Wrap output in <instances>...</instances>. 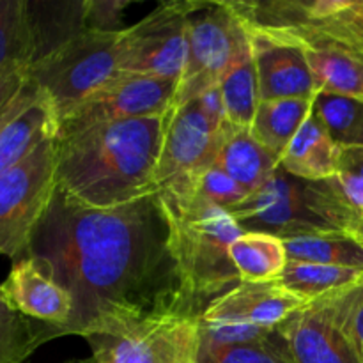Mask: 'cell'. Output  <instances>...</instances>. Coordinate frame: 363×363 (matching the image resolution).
<instances>
[{
  "instance_id": "obj_1",
  "label": "cell",
  "mask_w": 363,
  "mask_h": 363,
  "mask_svg": "<svg viewBox=\"0 0 363 363\" xmlns=\"http://www.w3.org/2000/svg\"><path fill=\"white\" fill-rule=\"evenodd\" d=\"M69 293L73 315L59 337L110 332L147 319L199 318L160 194L110 209L53 195L27 254Z\"/></svg>"
},
{
  "instance_id": "obj_2",
  "label": "cell",
  "mask_w": 363,
  "mask_h": 363,
  "mask_svg": "<svg viewBox=\"0 0 363 363\" xmlns=\"http://www.w3.org/2000/svg\"><path fill=\"white\" fill-rule=\"evenodd\" d=\"M165 116L110 121L55 137L57 194L87 209H110L156 191Z\"/></svg>"
},
{
  "instance_id": "obj_3",
  "label": "cell",
  "mask_w": 363,
  "mask_h": 363,
  "mask_svg": "<svg viewBox=\"0 0 363 363\" xmlns=\"http://www.w3.org/2000/svg\"><path fill=\"white\" fill-rule=\"evenodd\" d=\"M227 211L243 233L272 234L280 240L319 233L354 234L362 223L335 177L307 181L282 169Z\"/></svg>"
},
{
  "instance_id": "obj_4",
  "label": "cell",
  "mask_w": 363,
  "mask_h": 363,
  "mask_svg": "<svg viewBox=\"0 0 363 363\" xmlns=\"http://www.w3.org/2000/svg\"><path fill=\"white\" fill-rule=\"evenodd\" d=\"M172 227V243L191 298L201 315L209 303L241 284L229 248L243 229L227 209L190 197L165 201Z\"/></svg>"
},
{
  "instance_id": "obj_5",
  "label": "cell",
  "mask_w": 363,
  "mask_h": 363,
  "mask_svg": "<svg viewBox=\"0 0 363 363\" xmlns=\"http://www.w3.org/2000/svg\"><path fill=\"white\" fill-rule=\"evenodd\" d=\"M123 32H82L28 67V80L48 96L59 123L123 73Z\"/></svg>"
},
{
  "instance_id": "obj_6",
  "label": "cell",
  "mask_w": 363,
  "mask_h": 363,
  "mask_svg": "<svg viewBox=\"0 0 363 363\" xmlns=\"http://www.w3.org/2000/svg\"><path fill=\"white\" fill-rule=\"evenodd\" d=\"M248 43L247 23L230 0H191L188 11L186 66L179 78L174 106L194 101L202 92L218 85Z\"/></svg>"
},
{
  "instance_id": "obj_7",
  "label": "cell",
  "mask_w": 363,
  "mask_h": 363,
  "mask_svg": "<svg viewBox=\"0 0 363 363\" xmlns=\"http://www.w3.org/2000/svg\"><path fill=\"white\" fill-rule=\"evenodd\" d=\"M55 138L41 142L0 174V257H25L35 229L57 191Z\"/></svg>"
},
{
  "instance_id": "obj_8",
  "label": "cell",
  "mask_w": 363,
  "mask_h": 363,
  "mask_svg": "<svg viewBox=\"0 0 363 363\" xmlns=\"http://www.w3.org/2000/svg\"><path fill=\"white\" fill-rule=\"evenodd\" d=\"M223 131L213 126L197 101L174 106L165 117L162 155L156 167V191L165 201L190 197L204 170L216 163Z\"/></svg>"
},
{
  "instance_id": "obj_9",
  "label": "cell",
  "mask_w": 363,
  "mask_h": 363,
  "mask_svg": "<svg viewBox=\"0 0 363 363\" xmlns=\"http://www.w3.org/2000/svg\"><path fill=\"white\" fill-rule=\"evenodd\" d=\"M197 319H147L85 340L96 363H197Z\"/></svg>"
},
{
  "instance_id": "obj_10",
  "label": "cell",
  "mask_w": 363,
  "mask_h": 363,
  "mask_svg": "<svg viewBox=\"0 0 363 363\" xmlns=\"http://www.w3.org/2000/svg\"><path fill=\"white\" fill-rule=\"evenodd\" d=\"M191 0L162 2L123 32L121 71L179 82L188 57V11Z\"/></svg>"
},
{
  "instance_id": "obj_11",
  "label": "cell",
  "mask_w": 363,
  "mask_h": 363,
  "mask_svg": "<svg viewBox=\"0 0 363 363\" xmlns=\"http://www.w3.org/2000/svg\"><path fill=\"white\" fill-rule=\"evenodd\" d=\"M177 89L179 82L172 78L121 73L116 80L60 119L59 133L110 121L162 117L172 110Z\"/></svg>"
},
{
  "instance_id": "obj_12",
  "label": "cell",
  "mask_w": 363,
  "mask_h": 363,
  "mask_svg": "<svg viewBox=\"0 0 363 363\" xmlns=\"http://www.w3.org/2000/svg\"><path fill=\"white\" fill-rule=\"evenodd\" d=\"M257 69L261 101L318 96L314 77L301 46L291 35L247 25Z\"/></svg>"
},
{
  "instance_id": "obj_13",
  "label": "cell",
  "mask_w": 363,
  "mask_h": 363,
  "mask_svg": "<svg viewBox=\"0 0 363 363\" xmlns=\"http://www.w3.org/2000/svg\"><path fill=\"white\" fill-rule=\"evenodd\" d=\"M277 330L294 363H362L337 319L332 298L307 303Z\"/></svg>"
},
{
  "instance_id": "obj_14",
  "label": "cell",
  "mask_w": 363,
  "mask_h": 363,
  "mask_svg": "<svg viewBox=\"0 0 363 363\" xmlns=\"http://www.w3.org/2000/svg\"><path fill=\"white\" fill-rule=\"evenodd\" d=\"M59 117L48 96L27 80L0 110V174L13 169L41 142L55 138Z\"/></svg>"
},
{
  "instance_id": "obj_15",
  "label": "cell",
  "mask_w": 363,
  "mask_h": 363,
  "mask_svg": "<svg viewBox=\"0 0 363 363\" xmlns=\"http://www.w3.org/2000/svg\"><path fill=\"white\" fill-rule=\"evenodd\" d=\"M4 300L21 315L59 330L73 315V300L57 282L48 266L38 257L25 255L11 266L7 279L0 284Z\"/></svg>"
},
{
  "instance_id": "obj_16",
  "label": "cell",
  "mask_w": 363,
  "mask_h": 363,
  "mask_svg": "<svg viewBox=\"0 0 363 363\" xmlns=\"http://www.w3.org/2000/svg\"><path fill=\"white\" fill-rule=\"evenodd\" d=\"M282 34L301 46L318 92L363 98V46L308 28Z\"/></svg>"
},
{
  "instance_id": "obj_17",
  "label": "cell",
  "mask_w": 363,
  "mask_h": 363,
  "mask_svg": "<svg viewBox=\"0 0 363 363\" xmlns=\"http://www.w3.org/2000/svg\"><path fill=\"white\" fill-rule=\"evenodd\" d=\"M307 301L272 282H241L227 294L208 305L199 318L211 321L245 323L259 328L277 330Z\"/></svg>"
},
{
  "instance_id": "obj_18",
  "label": "cell",
  "mask_w": 363,
  "mask_h": 363,
  "mask_svg": "<svg viewBox=\"0 0 363 363\" xmlns=\"http://www.w3.org/2000/svg\"><path fill=\"white\" fill-rule=\"evenodd\" d=\"M339 145L312 110L279 160V169L307 181L333 179L339 169Z\"/></svg>"
},
{
  "instance_id": "obj_19",
  "label": "cell",
  "mask_w": 363,
  "mask_h": 363,
  "mask_svg": "<svg viewBox=\"0 0 363 363\" xmlns=\"http://www.w3.org/2000/svg\"><path fill=\"white\" fill-rule=\"evenodd\" d=\"M215 165L225 170L248 194H254L279 169V158L259 144L250 128L227 124Z\"/></svg>"
},
{
  "instance_id": "obj_20",
  "label": "cell",
  "mask_w": 363,
  "mask_h": 363,
  "mask_svg": "<svg viewBox=\"0 0 363 363\" xmlns=\"http://www.w3.org/2000/svg\"><path fill=\"white\" fill-rule=\"evenodd\" d=\"M314 99L289 98L261 101L250 126L252 135L262 147L280 160L301 124L314 110Z\"/></svg>"
},
{
  "instance_id": "obj_21",
  "label": "cell",
  "mask_w": 363,
  "mask_h": 363,
  "mask_svg": "<svg viewBox=\"0 0 363 363\" xmlns=\"http://www.w3.org/2000/svg\"><path fill=\"white\" fill-rule=\"evenodd\" d=\"M34 30V60L43 59L64 43L77 38L85 27V0L78 2H28ZM30 64V66H32Z\"/></svg>"
},
{
  "instance_id": "obj_22",
  "label": "cell",
  "mask_w": 363,
  "mask_h": 363,
  "mask_svg": "<svg viewBox=\"0 0 363 363\" xmlns=\"http://www.w3.org/2000/svg\"><path fill=\"white\" fill-rule=\"evenodd\" d=\"M229 254L241 282H272L282 275L289 262L284 241L262 233L240 234Z\"/></svg>"
},
{
  "instance_id": "obj_23",
  "label": "cell",
  "mask_w": 363,
  "mask_h": 363,
  "mask_svg": "<svg viewBox=\"0 0 363 363\" xmlns=\"http://www.w3.org/2000/svg\"><path fill=\"white\" fill-rule=\"evenodd\" d=\"M362 279L363 269L289 261L275 282L307 303H312V301L337 296L360 282Z\"/></svg>"
},
{
  "instance_id": "obj_24",
  "label": "cell",
  "mask_w": 363,
  "mask_h": 363,
  "mask_svg": "<svg viewBox=\"0 0 363 363\" xmlns=\"http://www.w3.org/2000/svg\"><path fill=\"white\" fill-rule=\"evenodd\" d=\"M282 241L289 261L363 269V241L353 233H319Z\"/></svg>"
},
{
  "instance_id": "obj_25",
  "label": "cell",
  "mask_w": 363,
  "mask_h": 363,
  "mask_svg": "<svg viewBox=\"0 0 363 363\" xmlns=\"http://www.w3.org/2000/svg\"><path fill=\"white\" fill-rule=\"evenodd\" d=\"M218 85L230 126L250 128L261 103L257 69L250 43L241 50Z\"/></svg>"
},
{
  "instance_id": "obj_26",
  "label": "cell",
  "mask_w": 363,
  "mask_h": 363,
  "mask_svg": "<svg viewBox=\"0 0 363 363\" xmlns=\"http://www.w3.org/2000/svg\"><path fill=\"white\" fill-rule=\"evenodd\" d=\"M53 339V326L21 315L0 293V363H28L43 344Z\"/></svg>"
},
{
  "instance_id": "obj_27",
  "label": "cell",
  "mask_w": 363,
  "mask_h": 363,
  "mask_svg": "<svg viewBox=\"0 0 363 363\" xmlns=\"http://www.w3.org/2000/svg\"><path fill=\"white\" fill-rule=\"evenodd\" d=\"M34 52L28 0H0V71L13 66L28 69Z\"/></svg>"
},
{
  "instance_id": "obj_28",
  "label": "cell",
  "mask_w": 363,
  "mask_h": 363,
  "mask_svg": "<svg viewBox=\"0 0 363 363\" xmlns=\"http://www.w3.org/2000/svg\"><path fill=\"white\" fill-rule=\"evenodd\" d=\"M314 113L339 147L363 145V98L318 92Z\"/></svg>"
},
{
  "instance_id": "obj_29",
  "label": "cell",
  "mask_w": 363,
  "mask_h": 363,
  "mask_svg": "<svg viewBox=\"0 0 363 363\" xmlns=\"http://www.w3.org/2000/svg\"><path fill=\"white\" fill-rule=\"evenodd\" d=\"M197 363H294L289 346L279 330L255 342L211 346L199 342Z\"/></svg>"
},
{
  "instance_id": "obj_30",
  "label": "cell",
  "mask_w": 363,
  "mask_h": 363,
  "mask_svg": "<svg viewBox=\"0 0 363 363\" xmlns=\"http://www.w3.org/2000/svg\"><path fill=\"white\" fill-rule=\"evenodd\" d=\"M191 195L218 208L230 209L243 202L250 194L241 188L225 170L220 169L218 165H213L197 177Z\"/></svg>"
},
{
  "instance_id": "obj_31",
  "label": "cell",
  "mask_w": 363,
  "mask_h": 363,
  "mask_svg": "<svg viewBox=\"0 0 363 363\" xmlns=\"http://www.w3.org/2000/svg\"><path fill=\"white\" fill-rule=\"evenodd\" d=\"M307 28L363 46V0H342L339 9Z\"/></svg>"
},
{
  "instance_id": "obj_32",
  "label": "cell",
  "mask_w": 363,
  "mask_h": 363,
  "mask_svg": "<svg viewBox=\"0 0 363 363\" xmlns=\"http://www.w3.org/2000/svg\"><path fill=\"white\" fill-rule=\"evenodd\" d=\"M335 315L363 363V279L344 293L332 296Z\"/></svg>"
},
{
  "instance_id": "obj_33",
  "label": "cell",
  "mask_w": 363,
  "mask_h": 363,
  "mask_svg": "<svg viewBox=\"0 0 363 363\" xmlns=\"http://www.w3.org/2000/svg\"><path fill=\"white\" fill-rule=\"evenodd\" d=\"M347 204L363 222V145L339 149V169L335 176Z\"/></svg>"
},
{
  "instance_id": "obj_34",
  "label": "cell",
  "mask_w": 363,
  "mask_h": 363,
  "mask_svg": "<svg viewBox=\"0 0 363 363\" xmlns=\"http://www.w3.org/2000/svg\"><path fill=\"white\" fill-rule=\"evenodd\" d=\"M130 0H85V27L94 32H123Z\"/></svg>"
},
{
  "instance_id": "obj_35",
  "label": "cell",
  "mask_w": 363,
  "mask_h": 363,
  "mask_svg": "<svg viewBox=\"0 0 363 363\" xmlns=\"http://www.w3.org/2000/svg\"><path fill=\"white\" fill-rule=\"evenodd\" d=\"M199 108L202 110L206 117L209 119V123L213 124L218 130H225V126L229 124L227 121V112H225V105H223V98H222V91H220V85H215V87L208 89L206 92H202L197 99Z\"/></svg>"
},
{
  "instance_id": "obj_36",
  "label": "cell",
  "mask_w": 363,
  "mask_h": 363,
  "mask_svg": "<svg viewBox=\"0 0 363 363\" xmlns=\"http://www.w3.org/2000/svg\"><path fill=\"white\" fill-rule=\"evenodd\" d=\"M27 67L13 66L0 71V110L18 94L21 87L27 84Z\"/></svg>"
},
{
  "instance_id": "obj_37",
  "label": "cell",
  "mask_w": 363,
  "mask_h": 363,
  "mask_svg": "<svg viewBox=\"0 0 363 363\" xmlns=\"http://www.w3.org/2000/svg\"><path fill=\"white\" fill-rule=\"evenodd\" d=\"M64 363H96V360L92 357H89V358H82V360H69Z\"/></svg>"
},
{
  "instance_id": "obj_38",
  "label": "cell",
  "mask_w": 363,
  "mask_h": 363,
  "mask_svg": "<svg viewBox=\"0 0 363 363\" xmlns=\"http://www.w3.org/2000/svg\"><path fill=\"white\" fill-rule=\"evenodd\" d=\"M354 234H357V236L360 238V240L363 241V222L360 223V227H358V230H357V233H354Z\"/></svg>"
}]
</instances>
